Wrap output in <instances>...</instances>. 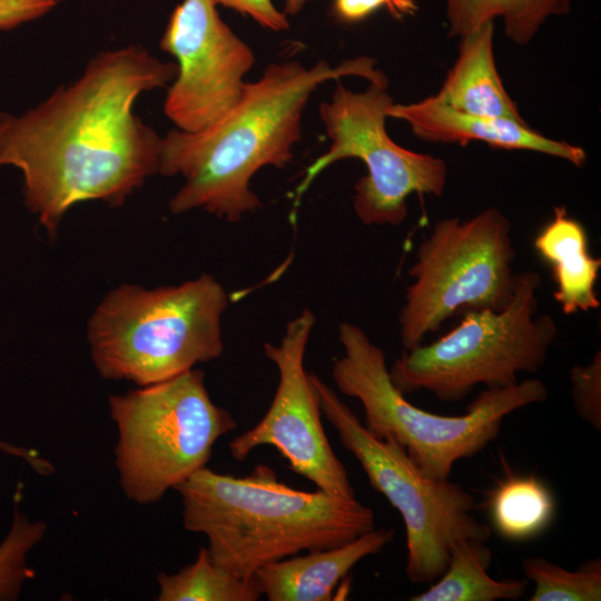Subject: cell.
Here are the masks:
<instances>
[{"label":"cell","instance_id":"17","mask_svg":"<svg viewBox=\"0 0 601 601\" xmlns=\"http://www.w3.org/2000/svg\"><path fill=\"white\" fill-rule=\"evenodd\" d=\"M485 541L464 539L450 553L445 571L427 590L411 601H496L520 599L528 580L492 578L487 570L492 551Z\"/></svg>","mask_w":601,"mask_h":601},{"label":"cell","instance_id":"28","mask_svg":"<svg viewBox=\"0 0 601 601\" xmlns=\"http://www.w3.org/2000/svg\"><path fill=\"white\" fill-rule=\"evenodd\" d=\"M311 0H285L284 13L287 16L297 14Z\"/></svg>","mask_w":601,"mask_h":601},{"label":"cell","instance_id":"24","mask_svg":"<svg viewBox=\"0 0 601 601\" xmlns=\"http://www.w3.org/2000/svg\"><path fill=\"white\" fill-rule=\"evenodd\" d=\"M385 8L396 19L413 16L417 11L414 0H334L333 12L345 23L365 20L378 9Z\"/></svg>","mask_w":601,"mask_h":601},{"label":"cell","instance_id":"23","mask_svg":"<svg viewBox=\"0 0 601 601\" xmlns=\"http://www.w3.org/2000/svg\"><path fill=\"white\" fill-rule=\"evenodd\" d=\"M569 376L575 412L595 431H601V351L594 353L590 363L574 365Z\"/></svg>","mask_w":601,"mask_h":601},{"label":"cell","instance_id":"6","mask_svg":"<svg viewBox=\"0 0 601 601\" xmlns=\"http://www.w3.org/2000/svg\"><path fill=\"white\" fill-rule=\"evenodd\" d=\"M541 278L516 274L511 302L501 311H467L450 332L427 345L404 349L388 370L403 394L425 390L443 402H459L477 385L509 387L519 374L538 373L545 364L558 326L536 314Z\"/></svg>","mask_w":601,"mask_h":601},{"label":"cell","instance_id":"15","mask_svg":"<svg viewBox=\"0 0 601 601\" xmlns=\"http://www.w3.org/2000/svg\"><path fill=\"white\" fill-rule=\"evenodd\" d=\"M533 246L551 268L553 297L565 315L600 307L595 285L601 258L590 253L587 229L564 206L554 207L553 217L538 233Z\"/></svg>","mask_w":601,"mask_h":601},{"label":"cell","instance_id":"20","mask_svg":"<svg viewBox=\"0 0 601 601\" xmlns=\"http://www.w3.org/2000/svg\"><path fill=\"white\" fill-rule=\"evenodd\" d=\"M158 601H256L263 595L255 577L240 578L217 564L207 548L174 574L157 577Z\"/></svg>","mask_w":601,"mask_h":601},{"label":"cell","instance_id":"8","mask_svg":"<svg viewBox=\"0 0 601 601\" xmlns=\"http://www.w3.org/2000/svg\"><path fill=\"white\" fill-rule=\"evenodd\" d=\"M321 412L345 449L359 462L371 486L401 514L406 533L405 573L431 583L445 571L452 546L464 539L487 542L491 528L479 521L474 497L461 485L426 475L393 439L372 435L317 375L309 374Z\"/></svg>","mask_w":601,"mask_h":601},{"label":"cell","instance_id":"19","mask_svg":"<svg viewBox=\"0 0 601 601\" xmlns=\"http://www.w3.org/2000/svg\"><path fill=\"white\" fill-rule=\"evenodd\" d=\"M487 504L495 531L510 541L541 534L555 512L551 491L534 474L506 475L491 492Z\"/></svg>","mask_w":601,"mask_h":601},{"label":"cell","instance_id":"13","mask_svg":"<svg viewBox=\"0 0 601 601\" xmlns=\"http://www.w3.org/2000/svg\"><path fill=\"white\" fill-rule=\"evenodd\" d=\"M387 116L408 124L413 134L425 141L462 146L482 141L492 148L558 157L577 167L587 161V154L581 147L545 137L526 122L457 111L434 96L412 104H393Z\"/></svg>","mask_w":601,"mask_h":601},{"label":"cell","instance_id":"22","mask_svg":"<svg viewBox=\"0 0 601 601\" xmlns=\"http://www.w3.org/2000/svg\"><path fill=\"white\" fill-rule=\"evenodd\" d=\"M47 525L42 521H31L14 505V514L9 532L0 543V600H16L23 584L33 578L35 571L28 566L29 552L43 539Z\"/></svg>","mask_w":601,"mask_h":601},{"label":"cell","instance_id":"4","mask_svg":"<svg viewBox=\"0 0 601 601\" xmlns=\"http://www.w3.org/2000/svg\"><path fill=\"white\" fill-rule=\"evenodd\" d=\"M227 306L226 290L208 274L154 289L118 286L88 322L95 367L107 380L147 386L218 358Z\"/></svg>","mask_w":601,"mask_h":601},{"label":"cell","instance_id":"21","mask_svg":"<svg viewBox=\"0 0 601 601\" xmlns=\"http://www.w3.org/2000/svg\"><path fill=\"white\" fill-rule=\"evenodd\" d=\"M526 580L534 583L530 601H599L601 600V559L583 562L575 570L532 556L522 561Z\"/></svg>","mask_w":601,"mask_h":601},{"label":"cell","instance_id":"16","mask_svg":"<svg viewBox=\"0 0 601 601\" xmlns=\"http://www.w3.org/2000/svg\"><path fill=\"white\" fill-rule=\"evenodd\" d=\"M494 22L460 38L457 58L434 98L470 115L526 122L505 90L493 53Z\"/></svg>","mask_w":601,"mask_h":601},{"label":"cell","instance_id":"1","mask_svg":"<svg viewBox=\"0 0 601 601\" xmlns=\"http://www.w3.org/2000/svg\"><path fill=\"white\" fill-rule=\"evenodd\" d=\"M176 73L141 46L106 50L36 108L0 116V167L22 171L26 205L48 234L72 206H120L158 173L161 138L134 106Z\"/></svg>","mask_w":601,"mask_h":601},{"label":"cell","instance_id":"2","mask_svg":"<svg viewBox=\"0 0 601 601\" xmlns=\"http://www.w3.org/2000/svg\"><path fill=\"white\" fill-rule=\"evenodd\" d=\"M375 63L370 57L336 67L324 60L311 68L296 60L270 63L258 80L246 82L239 101L218 122L198 132L170 130L161 138L158 173L185 179L169 200L170 211L201 208L237 223L258 209L250 179L260 168H283L293 158L303 111L316 88L346 76L387 83Z\"/></svg>","mask_w":601,"mask_h":601},{"label":"cell","instance_id":"5","mask_svg":"<svg viewBox=\"0 0 601 601\" xmlns=\"http://www.w3.org/2000/svg\"><path fill=\"white\" fill-rule=\"evenodd\" d=\"M343 354L332 376L341 393L357 398L365 428L378 439H393L430 477L449 480L453 466L483 451L500 433L503 420L519 408L542 403L545 384L538 378L485 388L462 415L434 414L413 405L392 383L384 351L357 325L338 327Z\"/></svg>","mask_w":601,"mask_h":601},{"label":"cell","instance_id":"9","mask_svg":"<svg viewBox=\"0 0 601 601\" xmlns=\"http://www.w3.org/2000/svg\"><path fill=\"white\" fill-rule=\"evenodd\" d=\"M511 221L496 208L469 219L437 220L417 247L400 311L404 349L423 343L456 313L503 309L512 299L516 274Z\"/></svg>","mask_w":601,"mask_h":601},{"label":"cell","instance_id":"10","mask_svg":"<svg viewBox=\"0 0 601 601\" xmlns=\"http://www.w3.org/2000/svg\"><path fill=\"white\" fill-rule=\"evenodd\" d=\"M387 83H373L361 92L337 83L319 116L332 144L306 169L294 193L295 211L315 178L332 164L357 158L366 175L355 185L354 211L365 225L398 226L407 217V198L417 194L442 196L447 166L439 157L405 149L387 135L385 119L393 99Z\"/></svg>","mask_w":601,"mask_h":601},{"label":"cell","instance_id":"26","mask_svg":"<svg viewBox=\"0 0 601 601\" xmlns=\"http://www.w3.org/2000/svg\"><path fill=\"white\" fill-rule=\"evenodd\" d=\"M61 0H0V30H10L53 10Z\"/></svg>","mask_w":601,"mask_h":601},{"label":"cell","instance_id":"3","mask_svg":"<svg viewBox=\"0 0 601 601\" xmlns=\"http://www.w3.org/2000/svg\"><path fill=\"white\" fill-rule=\"evenodd\" d=\"M175 490L181 497L184 528L204 534L211 559L240 578L375 529L373 510L356 496L290 487L265 464L242 477L204 466Z\"/></svg>","mask_w":601,"mask_h":601},{"label":"cell","instance_id":"27","mask_svg":"<svg viewBox=\"0 0 601 601\" xmlns=\"http://www.w3.org/2000/svg\"><path fill=\"white\" fill-rule=\"evenodd\" d=\"M0 450L8 454L23 459L31 467H37L41 463V456L33 450L19 447L0 441Z\"/></svg>","mask_w":601,"mask_h":601},{"label":"cell","instance_id":"12","mask_svg":"<svg viewBox=\"0 0 601 601\" xmlns=\"http://www.w3.org/2000/svg\"><path fill=\"white\" fill-rule=\"evenodd\" d=\"M177 60L165 115L178 130L198 132L223 119L242 98L255 56L221 19L213 0H183L160 39Z\"/></svg>","mask_w":601,"mask_h":601},{"label":"cell","instance_id":"11","mask_svg":"<svg viewBox=\"0 0 601 601\" xmlns=\"http://www.w3.org/2000/svg\"><path fill=\"white\" fill-rule=\"evenodd\" d=\"M315 315L304 309L286 326L278 344L265 343V356L279 374L267 412L252 428L233 439L229 452L244 461L259 446H272L289 469L327 493L355 497L347 471L334 453L321 418V407L304 367Z\"/></svg>","mask_w":601,"mask_h":601},{"label":"cell","instance_id":"18","mask_svg":"<svg viewBox=\"0 0 601 601\" xmlns=\"http://www.w3.org/2000/svg\"><path fill=\"white\" fill-rule=\"evenodd\" d=\"M571 0H444L449 36H466L501 18L514 43L528 45L545 21L570 10Z\"/></svg>","mask_w":601,"mask_h":601},{"label":"cell","instance_id":"14","mask_svg":"<svg viewBox=\"0 0 601 601\" xmlns=\"http://www.w3.org/2000/svg\"><path fill=\"white\" fill-rule=\"evenodd\" d=\"M393 538L392 529H373L334 548L268 563L254 577L269 601H329L354 565L380 553Z\"/></svg>","mask_w":601,"mask_h":601},{"label":"cell","instance_id":"25","mask_svg":"<svg viewBox=\"0 0 601 601\" xmlns=\"http://www.w3.org/2000/svg\"><path fill=\"white\" fill-rule=\"evenodd\" d=\"M216 4L230 8L252 18L263 28L284 31L289 23L284 11L278 10L272 0H213Z\"/></svg>","mask_w":601,"mask_h":601},{"label":"cell","instance_id":"7","mask_svg":"<svg viewBox=\"0 0 601 601\" xmlns=\"http://www.w3.org/2000/svg\"><path fill=\"white\" fill-rule=\"evenodd\" d=\"M109 410L118 430L120 485L139 504L158 502L206 466L215 443L237 426L231 414L211 401L204 372L195 368L110 395Z\"/></svg>","mask_w":601,"mask_h":601}]
</instances>
